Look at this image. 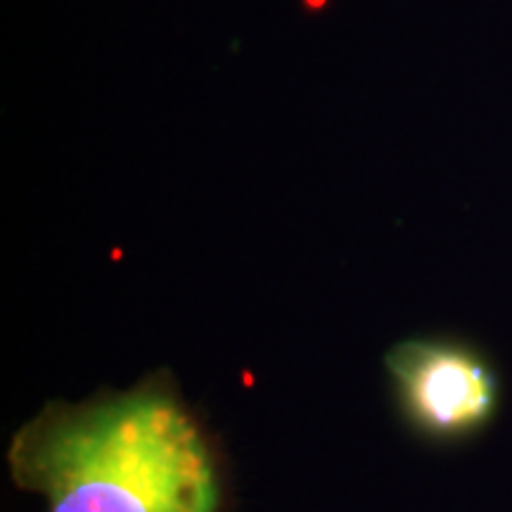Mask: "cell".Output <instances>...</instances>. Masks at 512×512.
I'll use <instances>...</instances> for the list:
<instances>
[{
    "label": "cell",
    "instance_id": "cell-1",
    "mask_svg": "<svg viewBox=\"0 0 512 512\" xmlns=\"http://www.w3.org/2000/svg\"><path fill=\"white\" fill-rule=\"evenodd\" d=\"M12 482L46 512H219L216 458L174 384L53 401L8 448Z\"/></svg>",
    "mask_w": 512,
    "mask_h": 512
},
{
    "label": "cell",
    "instance_id": "cell-2",
    "mask_svg": "<svg viewBox=\"0 0 512 512\" xmlns=\"http://www.w3.org/2000/svg\"><path fill=\"white\" fill-rule=\"evenodd\" d=\"M406 420L422 437L467 439L494 420L498 380L486 358L458 339H403L384 358Z\"/></svg>",
    "mask_w": 512,
    "mask_h": 512
}]
</instances>
